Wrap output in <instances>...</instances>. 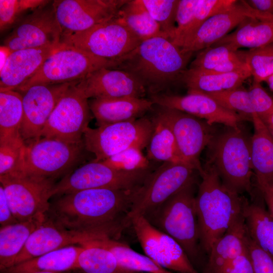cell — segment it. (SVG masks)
Masks as SVG:
<instances>
[{
	"label": "cell",
	"mask_w": 273,
	"mask_h": 273,
	"mask_svg": "<svg viewBox=\"0 0 273 273\" xmlns=\"http://www.w3.org/2000/svg\"><path fill=\"white\" fill-rule=\"evenodd\" d=\"M134 191L93 189L59 196L46 216L67 230L116 239L130 224Z\"/></svg>",
	"instance_id": "1"
},
{
	"label": "cell",
	"mask_w": 273,
	"mask_h": 273,
	"mask_svg": "<svg viewBox=\"0 0 273 273\" xmlns=\"http://www.w3.org/2000/svg\"><path fill=\"white\" fill-rule=\"evenodd\" d=\"M193 53H185L170 39L156 37L142 41L123 56L111 61L112 69L129 73L150 96L166 93L181 82Z\"/></svg>",
	"instance_id": "2"
},
{
	"label": "cell",
	"mask_w": 273,
	"mask_h": 273,
	"mask_svg": "<svg viewBox=\"0 0 273 273\" xmlns=\"http://www.w3.org/2000/svg\"><path fill=\"white\" fill-rule=\"evenodd\" d=\"M195 206L202 251L208 255L215 243L243 213L246 199L226 188L209 163L199 174Z\"/></svg>",
	"instance_id": "3"
},
{
	"label": "cell",
	"mask_w": 273,
	"mask_h": 273,
	"mask_svg": "<svg viewBox=\"0 0 273 273\" xmlns=\"http://www.w3.org/2000/svg\"><path fill=\"white\" fill-rule=\"evenodd\" d=\"M195 181L189 184L144 216L153 226L174 239L196 268L199 264L202 250L195 206Z\"/></svg>",
	"instance_id": "4"
},
{
	"label": "cell",
	"mask_w": 273,
	"mask_h": 273,
	"mask_svg": "<svg viewBox=\"0 0 273 273\" xmlns=\"http://www.w3.org/2000/svg\"><path fill=\"white\" fill-rule=\"evenodd\" d=\"M208 147V160L223 185L241 195L251 194L254 173L251 161V138L240 127H227L214 135Z\"/></svg>",
	"instance_id": "5"
},
{
	"label": "cell",
	"mask_w": 273,
	"mask_h": 273,
	"mask_svg": "<svg viewBox=\"0 0 273 273\" xmlns=\"http://www.w3.org/2000/svg\"><path fill=\"white\" fill-rule=\"evenodd\" d=\"M142 42L117 16L86 30L63 35L60 44L111 61L129 53Z\"/></svg>",
	"instance_id": "6"
},
{
	"label": "cell",
	"mask_w": 273,
	"mask_h": 273,
	"mask_svg": "<svg viewBox=\"0 0 273 273\" xmlns=\"http://www.w3.org/2000/svg\"><path fill=\"white\" fill-rule=\"evenodd\" d=\"M196 172L199 173L184 162H164L152 170L133 193L128 215L130 221L133 216H145L151 212L195 181Z\"/></svg>",
	"instance_id": "7"
},
{
	"label": "cell",
	"mask_w": 273,
	"mask_h": 273,
	"mask_svg": "<svg viewBox=\"0 0 273 273\" xmlns=\"http://www.w3.org/2000/svg\"><path fill=\"white\" fill-rule=\"evenodd\" d=\"M153 129L152 119L147 116L95 128L88 127L83 137L85 149L94 154L95 162L102 161L131 147L143 150L148 145Z\"/></svg>",
	"instance_id": "8"
},
{
	"label": "cell",
	"mask_w": 273,
	"mask_h": 273,
	"mask_svg": "<svg viewBox=\"0 0 273 273\" xmlns=\"http://www.w3.org/2000/svg\"><path fill=\"white\" fill-rule=\"evenodd\" d=\"M110 65L109 60L60 44L38 70L15 90L23 93L34 85L77 81L100 68H109Z\"/></svg>",
	"instance_id": "9"
},
{
	"label": "cell",
	"mask_w": 273,
	"mask_h": 273,
	"mask_svg": "<svg viewBox=\"0 0 273 273\" xmlns=\"http://www.w3.org/2000/svg\"><path fill=\"white\" fill-rule=\"evenodd\" d=\"M152 171L150 168L131 172L120 171L101 161H93L68 173L55 183L51 196L93 189L134 191Z\"/></svg>",
	"instance_id": "10"
},
{
	"label": "cell",
	"mask_w": 273,
	"mask_h": 273,
	"mask_svg": "<svg viewBox=\"0 0 273 273\" xmlns=\"http://www.w3.org/2000/svg\"><path fill=\"white\" fill-rule=\"evenodd\" d=\"M84 150L83 141L40 138L26 144L24 174L55 179L74 166Z\"/></svg>",
	"instance_id": "11"
},
{
	"label": "cell",
	"mask_w": 273,
	"mask_h": 273,
	"mask_svg": "<svg viewBox=\"0 0 273 273\" xmlns=\"http://www.w3.org/2000/svg\"><path fill=\"white\" fill-rule=\"evenodd\" d=\"M153 111L169 125L174 135L181 161L203 171L200 156L215 135L212 125L182 111L154 104Z\"/></svg>",
	"instance_id": "12"
},
{
	"label": "cell",
	"mask_w": 273,
	"mask_h": 273,
	"mask_svg": "<svg viewBox=\"0 0 273 273\" xmlns=\"http://www.w3.org/2000/svg\"><path fill=\"white\" fill-rule=\"evenodd\" d=\"M54 179L26 174L0 176L1 185L18 221L46 214Z\"/></svg>",
	"instance_id": "13"
},
{
	"label": "cell",
	"mask_w": 273,
	"mask_h": 273,
	"mask_svg": "<svg viewBox=\"0 0 273 273\" xmlns=\"http://www.w3.org/2000/svg\"><path fill=\"white\" fill-rule=\"evenodd\" d=\"M74 82L61 97L41 133L40 138H52L72 143L83 141L91 119L88 99Z\"/></svg>",
	"instance_id": "14"
},
{
	"label": "cell",
	"mask_w": 273,
	"mask_h": 273,
	"mask_svg": "<svg viewBox=\"0 0 273 273\" xmlns=\"http://www.w3.org/2000/svg\"><path fill=\"white\" fill-rule=\"evenodd\" d=\"M130 224L146 255L158 265L178 273H199L181 246L144 216H133Z\"/></svg>",
	"instance_id": "15"
},
{
	"label": "cell",
	"mask_w": 273,
	"mask_h": 273,
	"mask_svg": "<svg viewBox=\"0 0 273 273\" xmlns=\"http://www.w3.org/2000/svg\"><path fill=\"white\" fill-rule=\"evenodd\" d=\"M62 30L53 3L29 13L13 28L4 41L11 52L59 46Z\"/></svg>",
	"instance_id": "16"
},
{
	"label": "cell",
	"mask_w": 273,
	"mask_h": 273,
	"mask_svg": "<svg viewBox=\"0 0 273 273\" xmlns=\"http://www.w3.org/2000/svg\"><path fill=\"white\" fill-rule=\"evenodd\" d=\"M128 0H59L53 2L62 35L88 29L118 16Z\"/></svg>",
	"instance_id": "17"
},
{
	"label": "cell",
	"mask_w": 273,
	"mask_h": 273,
	"mask_svg": "<svg viewBox=\"0 0 273 273\" xmlns=\"http://www.w3.org/2000/svg\"><path fill=\"white\" fill-rule=\"evenodd\" d=\"M73 82L37 84L22 93L23 118L20 134L25 144L40 138L51 113Z\"/></svg>",
	"instance_id": "18"
},
{
	"label": "cell",
	"mask_w": 273,
	"mask_h": 273,
	"mask_svg": "<svg viewBox=\"0 0 273 273\" xmlns=\"http://www.w3.org/2000/svg\"><path fill=\"white\" fill-rule=\"evenodd\" d=\"M272 17L253 9L246 1H237L230 9L206 20L180 49L185 53L200 51L213 46L248 18L269 21Z\"/></svg>",
	"instance_id": "19"
},
{
	"label": "cell",
	"mask_w": 273,
	"mask_h": 273,
	"mask_svg": "<svg viewBox=\"0 0 273 273\" xmlns=\"http://www.w3.org/2000/svg\"><path fill=\"white\" fill-rule=\"evenodd\" d=\"M149 99L155 105L188 113L203 119L211 125L219 123L226 127H236L242 121L246 120L201 93L191 92L183 96L164 93L150 96Z\"/></svg>",
	"instance_id": "20"
},
{
	"label": "cell",
	"mask_w": 273,
	"mask_h": 273,
	"mask_svg": "<svg viewBox=\"0 0 273 273\" xmlns=\"http://www.w3.org/2000/svg\"><path fill=\"white\" fill-rule=\"evenodd\" d=\"M75 86L87 99L143 98L147 94L143 85L129 73L107 67L76 81Z\"/></svg>",
	"instance_id": "21"
},
{
	"label": "cell",
	"mask_w": 273,
	"mask_h": 273,
	"mask_svg": "<svg viewBox=\"0 0 273 273\" xmlns=\"http://www.w3.org/2000/svg\"><path fill=\"white\" fill-rule=\"evenodd\" d=\"M98 237L60 228L46 216L42 224L31 234L13 265L61 248L81 245Z\"/></svg>",
	"instance_id": "22"
},
{
	"label": "cell",
	"mask_w": 273,
	"mask_h": 273,
	"mask_svg": "<svg viewBox=\"0 0 273 273\" xmlns=\"http://www.w3.org/2000/svg\"><path fill=\"white\" fill-rule=\"evenodd\" d=\"M60 46L12 52L0 70V90H15L38 70Z\"/></svg>",
	"instance_id": "23"
},
{
	"label": "cell",
	"mask_w": 273,
	"mask_h": 273,
	"mask_svg": "<svg viewBox=\"0 0 273 273\" xmlns=\"http://www.w3.org/2000/svg\"><path fill=\"white\" fill-rule=\"evenodd\" d=\"M88 104L98 126L136 120L154 106L149 99L131 97L93 99Z\"/></svg>",
	"instance_id": "24"
},
{
	"label": "cell",
	"mask_w": 273,
	"mask_h": 273,
	"mask_svg": "<svg viewBox=\"0 0 273 273\" xmlns=\"http://www.w3.org/2000/svg\"><path fill=\"white\" fill-rule=\"evenodd\" d=\"M247 235L243 211L228 231L213 245L202 273H220L245 252Z\"/></svg>",
	"instance_id": "25"
},
{
	"label": "cell",
	"mask_w": 273,
	"mask_h": 273,
	"mask_svg": "<svg viewBox=\"0 0 273 273\" xmlns=\"http://www.w3.org/2000/svg\"><path fill=\"white\" fill-rule=\"evenodd\" d=\"M83 248L82 245H75L56 249L14 265L1 272H70L77 269V258Z\"/></svg>",
	"instance_id": "26"
},
{
	"label": "cell",
	"mask_w": 273,
	"mask_h": 273,
	"mask_svg": "<svg viewBox=\"0 0 273 273\" xmlns=\"http://www.w3.org/2000/svg\"><path fill=\"white\" fill-rule=\"evenodd\" d=\"M251 161L256 183L273 180V136L261 118L253 113Z\"/></svg>",
	"instance_id": "27"
},
{
	"label": "cell",
	"mask_w": 273,
	"mask_h": 273,
	"mask_svg": "<svg viewBox=\"0 0 273 273\" xmlns=\"http://www.w3.org/2000/svg\"><path fill=\"white\" fill-rule=\"evenodd\" d=\"M46 219L41 214L27 220L1 226V271L12 266L31 234Z\"/></svg>",
	"instance_id": "28"
},
{
	"label": "cell",
	"mask_w": 273,
	"mask_h": 273,
	"mask_svg": "<svg viewBox=\"0 0 273 273\" xmlns=\"http://www.w3.org/2000/svg\"><path fill=\"white\" fill-rule=\"evenodd\" d=\"M272 42L271 22L248 18L213 46L225 44L237 51L240 48L257 49Z\"/></svg>",
	"instance_id": "29"
},
{
	"label": "cell",
	"mask_w": 273,
	"mask_h": 273,
	"mask_svg": "<svg viewBox=\"0 0 273 273\" xmlns=\"http://www.w3.org/2000/svg\"><path fill=\"white\" fill-rule=\"evenodd\" d=\"M250 77H251L250 71L215 73L188 68L182 76L181 82L187 87L188 93H211L242 86Z\"/></svg>",
	"instance_id": "30"
},
{
	"label": "cell",
	"mask_w": 273,
	"mask_h": 273,
	"mask_svg": "<svg viewBox=\"0 0 273 273\" xmlns=\"http://www.w3.org/2000/svg\"><path fill=\"white\" fill-rule=\"evenodd\" d=\"M85 243L105 248L114 255L118 264L129 271L140 273H173L158 265L146 255L131 249L127 244L109 237H101Z\"/></svg>",
	"instance_id": "31"
},
{
	"label": "cell",
	"mask_w": 273,
	"mask_h": 273,
	"mask_svg": "<svg viewBox=\"0 0 273 273\" xmlns=\"http://www.w3.org/2000/svg\"><path fill=\"white\" fill-rule=\"evenodd\" d=\"M247 232L262 249L273 256V218L258 202L247 200L244 208Z\"/></svg>",
	"instance_id": "32"
},
{
	"label": "cell",
	"mask_w": 273,
	"mask_h": 273,
	"mask_svg": "<svg viewBox=\"0 0 273 273\" xmlns=\"http://www.w3.org/2000/svg\"><path fill=\"white\" fill-rule=\"evenodd\" d=\"M153 109V114L151 118L153 129L147 147V157L149 160L163 163L183 162L171 129L166 121Z\"/></svg>",
	"instance_id": "33"
},
{
	"label": "cell",
	"mask_w": 273,
	"mask_h": 273,
	"mask_svg": "<svg viewBox=\"0 0 273 273\" xmlns=\"http://www.w3.org/2000/svg\"><path fill=\"white\" fill-rule=\"evenodd\" d=\"M23 118L22 94L16 90L0 92V143L22 138Z\"/></svg>",
	"instance_id": "34"
},
{
	"label": "cell",
	"mask_w": 273,
	"mask_h": 273,
	"mask_svg": "<svg viewBox=\"0 0 273 273\" xmlns=\"http://www.w3.org/2000/svg\"><path fill=\"white\" fill-rule=\"evenodd\" d=\"M117 17L142 41L156 37L168 38L139 0H128Z\"/></svg>",
	"instance_id": "35"
},
{
	"label": "cell",
	"mask_w": 273,
	"mask_h": 273,
	"mask_svg": "<svg viewBox=\"0 0 273 273\" xmlns=\"http://www.w3.org/2000/svg\"><path fill=\"white\" fill-rule=\"evenodd\" d=\"M81 245L77 269L85 273H140L121 268L113 254L105 248L88 243Z\"/></svg>",
	"instance_id": "36"
},
{
	"label": "cell",
	"mask_w": 273,
	"mask_h": 273,
	"mask_svg": "<svg viewBox=\"0 0 273 273\" xmlns=\"http://www.w3.org/2000/svg\"><path fill=\"white\" fill-rule=\"evenodd\" d=\"M246 63L253 80L261 83L273 74V42L248 51H238Z\"/></svg>",
	"instance_id": "37"
},
{
	"label": "cell",
	"mask_w": 273,
	"mask_h": 273,
	"mask_svg": "<svg viewBox=\"0 0 273 273\" xmlns=\"http://www.w3.org/2000/svg\"><path fill=\"white\" fill-rule=\"evenodd\" d=\"M25 148L22 138L0 143V176L24 174Z\"/></svg>",
	"instance_id": "38"
},
{
	"label": "cell",
	"mask_w": 273,
	"mask_h": 273,
	"mask_svg": "<svg viewBox=\"0 0 273 273\" xmlns=\"http://www.w3.org/2000/svg\"><path fill=\"white\" fill-rule=\"evenodd\" d=\"M161 31L171 40L176 29V14L179 0H139Z\"/></svg>",
	"instance_id": "39"
},
{
	"label": "cell",
	"mask_w": 273,
	"mask_h": 273,
	"mask_svg": "<svg viewBox=\"0 0 273 273\" xmlns=\"http://www.w3.org/2000/svg\"><path fill=\"white\" fill-rule=\"evenodd\" d=\"M50 3L46 0H0V30L14 27L34 10Z\"/></svg>",
	"instance_id": "40"
},
{
	"label": "cell",
	"mask_w": 273,
	"mask_h": 273,
	"mask_svg": "<svg viewBox=\"0 0 273 273\" xmlns=\"http://www.w3.org/2000/svg\"><path fill=\"white\" fill-rule=\"evenodd\" d=\"M203 94L215 100L225 109L239 114L246 120L252 121L254 112L248 89L242 86L220 92Z\"/></svg>",
	"instance_id": "41"
},
{
	"label": "cell",
	"mask_w": 273,
	"mask_h": 273,
	"mask_svg": "<svg viewBox=\"0 0 273 273\" xmlns=\"http://www.w3.org/2000/svg\"><path fill=\"white\" fill-rule=\"evenodd\" d=\"M238 56V51L227 45L213 46L199 51L189 69L209 72L225 61Z\"/></svg>",
	"instance_id": "42"
},
{
	"label": "cell",
	"mask_w": 273,
	"mask_h": 273,
	"mask_svg": "<svg viewBox=\"0 0 273 273\" xmlns=\"http://www.w3.org/2000/svg\"><path fill=\"white\" fill-rule=\"evenodd\" d=\"M149 161L142 149L131 147L101 162L116 170L131 172L150 168Z\"/></svg>",
	"instance_id": "43"
},
{
	"label": "cell",
	"mask_w": 273,
	"mask_h": 273,
	"mask_svg": "<svg viewBox=\"0 0 273 273\" xmlns=\"http://www.w3.org/2000/svg\"><path fill=\"white\" fill-rule=\"evenodd\" d=\"M198 0H179L176 14V29L171 41L181 48L194 20Z\"/></svg>",
	"instance_id": "44"
},
{
	"label": "cell",
	"mask_w": 273,
	"mask_h": 273,
	"mask_svg": "<svg viewBox=\"0 0 273 273\" xmlns=\"http://www.w3.org/2000/svg\"><path fill=\"white\" fill-rule=\"evenodd\" d=\"M248 92L254 113L264 120L273 111V97L261 83L253 80Z\"/></svg>",
	"instance_id": "45"
},
{
	"label": "cell",
	"mask_w": 273,
	"mask_h": 273,
	"mask_svg": "<svg viewBox=\"0 0 273 273\" xmlns=\"http://www.w3.org/2000/svg\"><path fill=\"white\" fill-rule=\"evenodd\" d=\"M246 246L254 273H273V256L259 247L248 233Z\"/></svg>",
	"instance_id": "46"
},
{
	"label": "cell",
	"mask_w": 273,
	"mask_h": 273,
	"mask_svg": "<svg viewBox=\"0 0 273 273\" xmlns=\"http://www.w3.org/2000/svg\"><path fill=\"white\" fill-rule=\"evenodd\" d=\"M220 273H254L247 250L225 267Z\"/></svg>",
	"instance_id": "47"
},
{
	"label": "cell",
	"mask_w": 273,
	"mask_h": 273,
	"mask_svg": "<svg viewBox=\"0 0 273 273\" xmlns=\"http://www.w3.org/2000/svg\"><path fill=\"white\" fill-rule=\"evenodd\" d=\"M247 71H250L247 65L239 56L225 61L209 72H205L229 73Z\"/></svg>",
	"instance_id": "48"
},
{
	"label": "cell",
	"mask_w": 273,
	"mask_h": 273,
	"mask_svg": "<svg viewBox=\"0 0 273 273\" xmlns=\"http://www.w3.org/2000/svg\"><path fill=\"white\" fill-rule=\"evenodd\" d=\"M19 222L14 216L3 187L0 185V224L3 226Z\"/></svg>",
	"instance_id": "49"
},
{
	"label": "cell",
	"mask_w": 273,
	"mask_h": 273,
	"mask_svg": "<svg viewBox=\"0 0 273 273\" xmlns=\"http://www.w3.org/2000/svg\"><path fill=\"white\" fill-rule=\"evenodd\" d=\"M256 184L266 204L267 211L273 218V180Z\"/></svg>",
	"instance_id": "50"
},
{
	"label": "cell",
	"mask_w": 273,
	"mask_h": 273,
	"mask_svg": "<svg viewBox=\"0 0 273 273\" xmlns=\"http://www.w3.org/2000/svg\"><path fill=\"white\" fill-rule=\"evenodd\" d=\"M253 9L273 16V0L246 1Z\"/></svg>",
	"instance_id": "51"
},
{
	"label": "cell",
	"mask_w": 273,
	"mask_h": 273,
	"mask_svg": "<svg viewBox=\"0 0 273 273\" xmlns=\"http://www.w3.org/2000/svg\"><path fill=\"white\" fill-rule=\"evenodd\" d=\"M12 52L6 46L3 45L0 47V70H1L5 65L9 55Z\"/></svg>",
	"instance_id": "52"
},
{
	"label": "cell",
	"mask_w": 273,
	"mask_h": 273,
	"mask_svg": "<svg viewBox=\"0 0 273 273\" xmlns=\"http://www.w3.org/2000/svg\"><path fill=\"white\" fill-rule=\"evenodd\" d=\"M262 121L267 126L273 128V111Z\"/></svg>",
	"instance_id": "53"
},
{
	"label": "cell",
	"mask_w": 273,
	"mask_h": 273,
	"mask_svg": "<svg viewBox=\"0 0 273 273\" xmlns=\"http://www.w3.org/2000/svg\"><path fill=\"white\" fill-rule=\"evenodd\" d=\"M269 89L273 92V74L269 76L265 81Z\"/></svg>",
	"instance_id": "54"
},
{
	"label": "cell",
	"mask_w": 273,
	"mask_h": 273,
	"mask_svg": "<svg viewBox=\"0 0 273 273\" xmlns=\"http://www.w3.org/2000/svg\"><path fill=\"white\" fill-rule=\"evenodd\" d=\"M69 272H51V271H35L30 273H69Z\"/></svg>",
	"instance_id": "55"
},
{
	"label": "cell",
	"mask_w": 273,
	"mask_h": 273,
	"mask_svg": "<svg viewBox=\"0 0 273 273\" xmlns=\"http://www.w3.org/2000/svg\"><path fill=\"white\" fill-rule=\"evenodd\" d=\"M69 273H85L80 270L76 269L69 272Z\"/></svg>",
	"instance_id": "56"
},
{
	"label": "cell",
	"mask_w": 273,
	"mask_h": 273,
	"mask_svg": "<svg viewBox=\"0 0 273 273\" xmlns=\"http://www.w3.org/2000/svg\"><path fill=\"white\" fill-rule=\"evenodd\" d=\"M267 127H268V128H269V130H270V131L271 134H272V136H273V128L270 127H268V126H267Z\"/></svg>",
	"instance_id": "57"
},
{
	"label": "cell",
	"mask_w": 273,
	"mask_h": 273,
	"mask_svg": "<svg viewBox=\"0 0 273 273\" xmlns=\"http://www.w3.org/2000/svg\"><path fill=\"white\" fill-rule=\"evenodd\" d=\"M271 23H272V25H273V19L271 21Z\"/></svg>",
	"instance_id": "58"
}]
</instances>
